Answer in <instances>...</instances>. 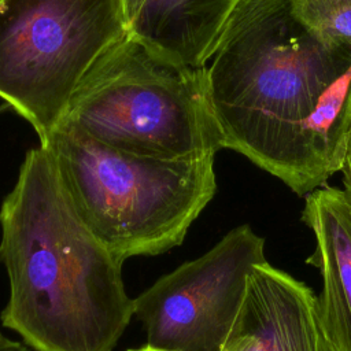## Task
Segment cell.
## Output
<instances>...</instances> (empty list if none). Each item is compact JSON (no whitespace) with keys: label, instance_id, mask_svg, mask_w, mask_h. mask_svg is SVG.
Here are the masks:
<instances>
[{"label":"cell","instance_id":"4fadbf2b","mask_svg":"<svg viewBox=\"0 0 351 351\" xmlns=\"http://www.w3.org/2000/svg\"><path fill=\"white\" fill-rule=\"evenodd\" d=\"M144 3V0H122L123 4V10H125V15L128 18V22L130 25V22L133 21V18L136 16V14L138 12L141 4Z\"/></svg>","mask_w":351,"mask_h":351},{"label":"cell","instance_id":"5b68a950","mask_svg":"<svg viewBox=\"0 0 351 351\" xmlns=\"http://www.w3.org/2000/svg\"><path fill=\"white\" fill-rule=\"evenodd\" d=\"M128 33L122 0H0V97L44 144L86 73Z\"/></svg>","mask_w":351,"mask_h":351},{"label":"cell","instance_id":"9c48e42d","mask_svg":"<svg viewBox=\"0 0 351 351\" xmlns=\"http://www.w3.org/2000/svg\"><path fill=\"white\" fill-rule=\"evenodd\" d=\"M241 0H144L129 33L163 55L203 67Z\"/></svg>","mask_w":351,"mask_h":351},{"label":"cell","instance_id":"8fae6325","mask_svg":"<svg viewBox=\"0 0 351 351\" xmlns=\"http://www.w3.org/2000/svg\"><path fill=\"white\" fill-rule=\"evenodd\" d=\"M340 171L343 174V185H344L343 192L346 195L347 202L351 206V129H350L347 148H346V154H344V159H343Z\"/></svg>","mask_w":351,"mask_h":351},{"label":"cell","instance_id":"277c9868","mask_svg":"<svg viewBox=\"0 0 351 351\" xmlns=\"http://www.w3.org/2000/svg\"><path fill=\"white\" fill-rule=\"evenodd\" d=\"M60 125L143 158H214L223 148L204 66L182 64L130 33L86 73Z\"/></svg>","mask_w":351,"mask_h":351},{"label":"cell","instance_id":"7a4b0ae2","mask_svg":"<svg viewBox=\"0 0 351 351\" xmlns=\"http://www.w3.org/2000/svg\"><path fill=\"white\" fill-rule=\"evenodd\" d=\"M0 228L10 281L1 324L36 351H112L134 317L125 261L82 221L44 145L26 154Z\"/></svg>","mask_w":351,"mask_h":351},{"label":"cell","instance_id":"3957f363","mask_svg":"<svg viewBox=\"0 0 351 351\" xmlns=\"http://www.w3.org/2000/svg\"><path fill=\"white\" fill-rule=\"evenodd\" d=\"M40 145L51 152L82 221L122 261L180 245L217 191L214 158L136 156L67 125Z\"/></svg>","mask_w":351,"mask_h":351},{"label":"cell","instance_id":"30bf717a","mask_svg":"<svg viewBox=\"0 0 351 351\" xmlns=\"http://www.w3.org/2000/svg\"><path fill=\"white\" fill-rule=\"evenodd\" d=\"M298 22L328 47L351 45V0H291Z\"/></svg>","mask_w":351,"mask_h":351},{"label":"cell","instance_id":"6da1fadb","mask_svg":"<svg viewBox=\"0 0 351 351\" xmlns=\"http://www.w3.org/2000/svg\"><path fill=\"white\" fill-rule=\"evenodd\" d=\"M223 148L307 196L340 171L351 129V45L328 47L291 0H241L204 64Z\"/></svg>","mask_w":351,"mask_h":351},{"label":"cell","instance_id":"5bb4252c","mask_svg":"<svg viewBox=\"0 0 351 351\" xmlns=\"http://www.w3.org/2000/svg\"><path fill=\"white\" fill-rule=\"evenodd\" d=\"M126 351H169V350H163V348H158V347H154L151 344H145L143 347H138V348H129Z\"/></svg>","mask_w":351,"mask_h":351},{"label":"cell","instance_id":"52a82bcc","mask_svg":"<svg viewBox=\"0 0 351 351\" xmlns=\"http://www.w3.org/2000/svg\"><path fill=\"white\" fill-rule=\"evenodd\" d=\"M222 351L332 350L311 288L265 262L248 276L241 310Z\"/></svg>","mask_w":351,"mask_h":351},{"label":"cell","instance_id":"7c38bea8","mask_svg":"<svg viewBox=\"0 0 351 351\" xmlns=\"http://www.w3.org/2000/svg\"><path fill=\"white\" fill-rule=\"evenodd\" d=\"M0 351H32L19 341L11 340L0 332Z\"/></svg>","mask_w":351,"mask_h":351},{"label":"cell","instance_id":"ba28073f","mask_svg":"<svg viewBox=\"0 0 351 351\" xmlns=\"http://www.w3.org/2000/svg\"><path fill=\"white\" fill-rule=\"evenodd\" d=\"M302 221L315 250L306 259L322 276L318 319L332 351H351V206L343 189L324 185L306 196Z\"/></svg>","mask_w":351,"mask_h":351},{"label":"cell","instance_id":"8992f818","mask_svg":"<svg viewBox=\"0 0 351 351\" xmlns=\"http://www.w3.org/2000/svg\"><path fill=\"white\" fill-rule=\"evenodd\" d=\"M265 262V239L244 223L202 256L162 276L134 299L147 344L169 351H222L248 276Z\"/></svg>","mask_w":351,"mask_h":351}]
</instances>
